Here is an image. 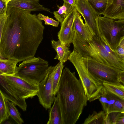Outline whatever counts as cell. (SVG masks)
<instances>
[{
  "label": "cell",
  "instance_id": "obj_1",
  "mask_svg": "<svg viewBox=\"0 0 124 124\" xmlns=\"http://www.w3.org/2000/svg\"><path fill=\"white\" fill-rule=\"evenodd\" d=\"M7 17L0 37V58L19 62L34 56L43 39L45 27L35 14L8 7Z\"/></svg>",
  "mask_w": 124,
  "mask_h": 124
},
{
  "label": "cell",
  "instance_id": "obj_2",
  "mask_svg": "<svg viewBox=\"0 0 124 124\" xmlns=\"http://www.w3.org/2000/svg\"><path fill=\"white\" fill-rule=\"evenodd\" d=\"M56 96L61 109L63 124H75L79 119L87 99L80 80L67 67L63 69Z\"/></svg>",
  "mask_w": 124,
  "mask_h": 124
},
{
  "label": "cell",
  "instance_id": "obj_3",
  "mask_svg": "<svg viewBox=\"0 0 124 124\" xmlns=\"http://www.w3.org/2000/svg\"><path fill=\"white\" fill-rule=\"evenodd\" d=\"M38 85L30 83L15 76L0 75V92L5 99L18 106L23 111L27 110L25 100L37 95Z\"/></svg>",
  "mask_w": 124,
  "mask_h": 124
},
{
  "label": "cell",
  "instance_id": "obj_4",
  "mask_svg": "<svg viewBox=\"0 0 124 124\" xmlns=\"http://www.w3.org/2000/svg\"><path fill=\"white\" fill-rule=\"evenodd\" d=\"M68 60L78 72L87 101L91 102L98 99L103 90V83L97 80L90 73L84 63L82 56L73 50Z\"/></svg>",
  "mask_w": 124,
  "mask_h": 124
},
{
  "label": "cell",
  "instance_id": "obj_5",
  "mask_svg": "<svg viewBox=\"0 0 124 124\" xmlns=\"http://www.w3.org/2000/svg\"><path fill=\"white\" fill-rule=\"evenodd\" d=\"M49 67L47 61L39 57H30L23 61L17 67L14 76L38 85L45 77Z\"/></svg>",
  "mask_w": 124,
  "mask_h": 124
},
{
  "label": "cell",
  "instance_id": "obj_6",
  "mask_svg": "<svg viewBox=\"0 0 124 124\" xmlns=\"http://www.w3.org/2000/svg\"><path fill=\"white\" fill-rule=\"evenodd\" d=\"M115 20L100 16L98 19L102 38L114 51L124 38V20Z\"/></svg>",
  "mask_w": 124,
  "mask_h": 124
},
{
  "label": "cell",
  "instance_id": "obj_7",
  "mask_svg": "<svg viewBox=\"0 0 124 124\" xmlns=\"http://www.w3.org/2000/svg\"><path fill=\"white\" fill-rule=\"evenodd\" d=\"M84 64L88 70L97 80L103 83L120 85L119 78L121 70L97 61L89 57H83Z\"/></svg>",
  "mask_w": 124,
  "mask_h": 124
},
{
  "label": "cell",
  "instance_id": "obj_8",
  "mask_svg": "<svg viewBox=\"0 0 124 124\" xmlns=\"http://www.w3.org/2000/svg\"><path fill=\"white\" fill-rule=\"evenodd\" d=\"M54 72V66H50L45 77L38 85L37 95L39 103L46 110L51 108L56 97L53 89Z\"/></svg>",
  "mask_w": 124,
  "mask_h": 124
},
{
  "label": "cell",
  "instance_id": "obj_9",
  "mask_svg": "<svg viewBox=\"0 0 124 124\" xmlns=\"http://www.w3.org/2000/svg\"><path fill=\"white\" fill-rule=\"evenodd\" d=\"M75 7L83 16L85 23L88 26L93 36L101 38L98 27V19L100 16L91 6L88 1L85 0H76Z\"/></svg>",
  "mask_w": 124,
  "mask_h": 124
},
{
  "label": "cell",
  "instance_id": "obj_10",
  "mask_svg": "<svg viewBox=\"0 0 124 124\" xmlns=\"http://www.w3.org/2000/svg\"><path fill=\"white\" fill-rule=\"evenodd\" d=\"M77 12L75 7L61 23L60 30L58 33L59 40L69 47L72 43L75 35L74 23Z\"/></svg>",
  "mask_w": 124,
  "mask_h": 124
},
{
  "label": "cell",
  "instance_id": "obj_11",
  "mask_svg": "<svg viewBox=\"0 0 124 124\" xmlns=\"http://www.w3.org/2000/svg\"><path fill=\"white\" fill-rule=\"evenodd\" d=\"M7 6L31 12L44 11L51 13L50 9L39 3V0H12L8 3Z\"/></svg>",
  "mask_w": 124,
  "mask_h": 124
},
{
  "label": "cell",
  "instance_id": "obj_12",
  "mask_svg": "<svg viewBox=\"0 0 124 124\" xmlns=\"http://www.w3.org/2000/svg\"><path fill=\"white\" fill-rule=\"evenodd\" d=\"M101 15L114 20H124V0H113L111 5Z\"/></svg>",
  "mask_w": 124,
  "mask_h": 124
},
{
  "label": "cell",
  "instance_id": "obj_13",
  "mask_svg": "<svg viewBox=\"0 0 124 124\" xmlns=\"http://www.w3.org/2000/svg\"><path fill=\"white\" fill-rule=\"evenodd\" d=\"M75 31L85 40L91 41L93 35L87 25L84 23L80 14L77 11L74 21Z\"/></svg>",
  "mask_w": 124,
  "mask_h": 124
},
{
  "label": "cell",
  "instance_id": "obj_14",
  "mask_svg": "<svg viewBox=\"0 0 124 124\" xmlns=\"http://www.w3.org/2000/svg\"><path fill=\"white\" fill-rule=\"evenodd\" d=\"M51 42L52 47L57 53L54 59H58L60 62H65L68 60L71 53L69 47L62 43L59 40L57 41L52 40Z\"/></svg>",
  "mask_w": 124,
  "mask_h": 124
},
{
  "label": "cell",
  "instance_id": "obj_15",
  "mask_svg": "<svg viewBox=\"0 0 124 124\" xmlns=\"http://www.w3.org/2000/svg\"><path fill=\"white\" fill-rule=\"evenodd\" d=\"M83 124H112V122L109 114H106L103 111L98 112L94 111L91 114L89 115Z\"/></svg>",
  "mask_w": 124,
  "mask_h": 124
},
{
  "label": "cell",
  "instance_id": "obj_16",
  "mask_svg": "<svg viewBox=\"0 0 124 124\" xmlns=\"http://www.w3.org/2000/svg\"><path fill=\"white\" fill-rule=\"evenodd\" d=\"M49 117L47 124H63L59 101L56 96L52 107L49 109Z\"/></svg>",
  "mask_w": 124,
  "mask_h": 124
},
{
  "label": "cell",
  "instance_id": "obj_17",
  "mask_svg": "<svg viewBox=\"0 0 124 124\" xmlns=\"http://www.w3.org/2000/svg\"><path fill=\"white\" fill-rule=\"evenodd\" d=\"M19 62L13 59L0 58V75H14L16 72L17 64Z\"/></svg>",
  "mask_w": 124,
  "mask_h": 124
},
{
  "label": "cell",
  "instance_id": "obj_18",
  "mask_svg": "<svg viewBox=\"0 0 124 124\" xmlns=\"http://www.w3.org/2000/svg\"><path fill=\"white\" fill-rule=\"evenodd\" d=\"M58 10L54 11V17L59 22L62 23L74 8L69 3L64 2L63 5L59 6Z\"/></svg>",
  "mask_w": 124,
  "mask_h": 124
},
{
  "label": "cell",
  "instance_id": "obj_19",
  "mask_svg": "<svg viewBox=\"0 0 124 124\" xmlns=\"http://www.w3.org/2000/svg\"><path fill=\"white\" fill-rule=\"evenodd\" d=\"M5 101L8 113L10 116L18 124H22L24 121L21 117V115L13 102L5 99Z\"/></svg>",
  "mask_w": 124,
  "mask_h": 124
},
{
  "label": "cell",
  "instance_id": "obj_20",
  "mask_svg": "<svg viewBox=\"0 0 124 124\" xmlns=\"http://www.w3.org/2000/svg\"><path fill=\"white\" fill-rule=\"evenodd\" d=\"M64 63L63 62L59 61L55 66H54L53 89L54 93L55 95L56 94L59 82L64 66Z\"/></svg>",
  "mask_w": 124,
  "mask_h": 124
},
{
  "label": "cell",
  "instance_id": "obj_21",
  "mask_svg": "<svg viewBox=\"0 0 124 124\" xmlns=\"http://www.w3.org/2000/svg\"><path fill=\"white\" fill-rule=\"evenodd\" d=\"M100 16L112 3L113 0H89L88 1Z\"/></svg>",
  "mask_w": 124,
  "mask_h": 124
},
{
  "label": "cell",
  "instance_id": "obj_22",
  "mask_svg": "<svg viewBox=\"0 0 124 124\" xmlns=\"http://www.w3.org/2000/svg\"><path fill=\"white\" fill-rule=\"evenodd\" d=\"M104 87L108 91L124 101V85L103 83Z\"/></svg>",
  "mask_w": 124,
  "mask_h": 124
},
{
  "label": "cell",
  "instance_id": "obj_23",
  "mask_svg": "<svg viewBox=\"0 0 124 124\" xmlns=\"http://www.w3.org/2000/svg\"><path fill=\"white\" fill-rule=\"evenodd\" d=\"M9 115L8 113L5 98L2 93L0 92V124L8 119Z\"/></svg>",
  "mask_w": 124,
  "mask_h": 124
},
{
  "label": "cell",
  "instance_id": "obj_24",
  "mask_svg": "<svg viewBox=\"0 0 124 124\" xmlns=\"http://www.w3.org/2000/svg\"><path fill=\"white\" fill-rule=\"evenodd\" d=\"M98 99L102 105L103 111L106 114L109 115V97L107 90L104 86L103 91Z\"/></svg>",
  "mask_w": 124,
  "mask_h": 124
},
{
  "label": "cell",
  "instance_id": "obj_25",
  "mask_svg": "<svg viewBox=\"0 0 124 124\" xmlns=\"http://www.w3.org/2000/svg\"><path fill=\"white\" fill-rule=\"evenodd\" d=\"M112 124H124V114L114 112L109 114Z\"/></svg>",
  "mask_w": 124,
  "mask_h": 124
},
{
  "label": "cell",
  "instance_id": "obj_26",
  "mask_svg": "<svg viewBox=\"0 0 124 124\" xmlns=\"http://www.w3.org/2000/svg\"><path fill=\"white\" fill-rule=\"evenodd\" d=\"M38 19L40 20H43L45 25H50L53 26L57 27L58 26L59 22L53 18L46 16L41 13H39L37 15Z\"/></svg>",
  "mask_w": 124,
  "mask_h": 124
},
{
  "label": "cell",
  "instance_id": "obj_27",
  "mask_svg": "<svg viewBox=\"0 0 124 124\" xmlns=\"http://www.w3.org/2000/svg\"><path fill=\"white\" fill-rule=\"evenodd\" d=\"M114 112H120L124 114V101L115 95Z\"/></svg>",
  "mask_w": 124,
  "mask_h": 124
},
{
  "label": "cell",
  "instance_id": "obj_28",
  "mask_svg": "<svg viewBox=\"0 0 124 124\" xmlns=\"http://www.w3.org/2000/svg\"><path fill=\"white\" fill-rule=\"evenodd\" d=\"M114 51L117 56L124 63V38Z\"/></svg>",
  "mask_w": 124,
  "mask_h": 124
},
{
  "label": "cell",
  "instance_id": "obj_29",
  "mask_svg": "<svg viewBox=\"0 0 124 124\" xmlns=\"http://www.w3.org/2000/svg\"><path fill=\"white\" fill-rule=\"evenodd\" d=\"M7 17V13L0 15V37L2 35Z\"/></svg>",
  "mask_w": 124,
  "mask_h": 124
},
{
  "label": "cell",
  "instance_id": "obj_30",
  "mask_svg": "<svg viewBox=\"0 0 124 124\" xmlns=\"http://www.w3.org/2000/svg\"><path fill=\"white\" fill-rule=\"evenodd\" d=\"M7 5L1 0H0V15L7 13Z\"/></svg>",
  "mask_w": 124,
  "mask_h": 124
},
{
  "label": "cell",
  "instance_id": "obj_31",
  "mask_svg": "<svg viewBox=\"0 0 124 124\" xmlns=\"http://www.w3.org/2000/svg\"><path fill=\"white\" fill-rule=\"evenodd\" d=\"M119 78L120 81L124 85V70H121L119 72Z\"/></svg>",
  "mask_w": 124,
  "mask_h": 124
},
{
  "label": "cell",
  "instance_id": "obj_32",
  "mask_svg": "<svg viewBox=\"0 0 124 124\" xmlns=\"http://www.w3.org/2000/svg\"><path fill=\"white\" fill-rule=\"evenodd\" d=\"M64 2L70 5L72 7H75V4L76 0H63Z\"/></svg>",
  "mask_w": 124,
  "mask_h": 124
},
{
  "label": "cell",
  "instance_id": "obj_33",
  "mask_svg": "<svg viewBox=\"0 0 124 124\" xmlns=\"http://www.w3.org/2000/svg\"><path fill=\"white\" fill-rule=\"evenodd\" d=\"M3 2L5 3L6 5H7L8 3L12 0H1Z\"/></svg>",
  "mask_w": 124,
  "mask_h": 124
},
{
  "label": "cell",
  "instance_id": "obj_34",
  "mask_svg": "<svg viewBox=\"0 0 124 124\" xmlns=\"http://www.w3.org/2000/svg\"><path fill=\"white\" fill-rule=\"evenodd\" d=\"M86 0L88 1V0Z\"/></svg>",
  "mask_w": 124,
  "mask_h": 124
}]
</instances>
